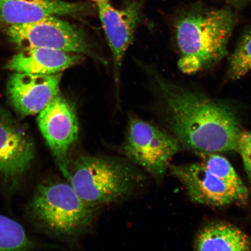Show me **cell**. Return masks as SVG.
Returning a JSON list of instances; mask_svg holds the SVG:
<instances>
[{
	"mask_svg": "<svg viewBox=\"0 0 251 251\" xmlns=\"http://www.w3.org/2000/svg\"><path fill=\"white\" fill-rule=\"evenodd\" d=\"M251 73V27L244 33L230 56L228 76L240 79Z\"/></svg>",
	"mask_w": 251,
	"mask_h": 251,
	"instance_id": "2e32d148",
	"label": "cell"
},
{
	"mask_svg": "<svg viewBox=\"0 0 251 251\" xmlns=\"http://www.w3.org/2000/svg\"><path fill=\"white\" fill-rule=\"evenodd\" d=\"M90 1L96 2V3L99 2L109 1V0H90Z\"/></svg>",
	"mask_w": 251,
	"mask_h": 251,
	"instance_id": "ffe728a7",
	"label": "cell"
},
{
	"mask_svg": "<svg viewBox=\"0 0 251 251\" xmlns=\"http://www.w3.org/2000/svg\"><path fill=\"white\" fill-rule=\"evenodd\" d=\"M37 122L59 171L68 181L70 153L78 136L77 118L74 108L58 94L39 113Z\"/></svg>",
	"mask_w": 251,
	"mask_h": 251,
	"instance_id": "52a82bcc",
	"label": "cell"
},
{
	"mask_svg": "<svg viewBox=\"0 0 251 251\" xmlns=\"http://www.w3.org/2000/svg\"><path fill=\"white\" fill-rule=\"evenodd\" d=\"M75 53L46 48L21 49L9 60L6 68L17 72L52 75L61 73L79 62Z\"/></svg>",
	"mask_w": 251,
	"mask_h": 251,
	"instance_id": "4fadbf2b",
	"label": "cell"
},
{
	"mask_svg": "<svg viewBox=\"0 0 251 251\" xmlns=\"http://www.w3.org/2000/svg\"><path fill=\"white\" fill-rule=\"evenodd\" d=\"M236 151L240 153L251 180V131L243 130L238 140Z\"/></svg>",
	"mask_w": 251,
	"mask_h": 251,
	"instance_id": "ac0fdd59",
	"label": "cell"
},
{
	"mask_svg": "<svg viewBox=\"0 0 251 251\" xmlns=\"http://www.w3.org/2000/svg\"><path fill=\"white\" fill-rule=\"evenodd\" d=\"M32 246L20 224L0 215V251L25 250Z\"/></svg>",
	"mask_w": 251,
	"mask_h": 251,
	"instance_id": "9a60e30c",
	"label": "cell"
},
{
	"mask_svg": "<svg viewBox=\"0 0 251 251\" xmlns=\"http://www.w3.org/2000/svg\"><path fill=\"white\" fill-rule=\"evenodd\" d=\"M7 33L21 50L46 48L78 54L90 52L82 31L56 16H50L33 23L10 25Z\"/></svg>",
	"mask_w": 251,
	"mask_h": 251,
	"instance_id": "8992f818",
	"label": "cell"
},
{
	"mask_svg": "<svg viewBox=\"0 0 251 251\" xmlns=\"http://www.w3.org/2000/svg\"><path fill=\"white\" fill-rule=\"evenodd\" d=\"M156 80L169 125L180 144L197 152L237 150L243 129L233 108L163 78Z\"/></svg>",
	"mask_w": 251,
	"mask_h": 251,
	"instance_id": "6da1fadb",
	"label": "cell"
},
{
	"mask_svg": "<svg viewBox=\"0 0 251 251\" xmlns=\"http://www.w3.org/2000/svg\"><path fill=\"white\" fill-rule=\"evenodd\" d=\"M237 23L234 9L227 5L182 9L173 23L179 70L193 75L222 60Z\"/></svg>",
	"mask_w": 251,
	"mask_h": 251,
	"instance_id": "7a4b0ae2",
	"label": "cell"
},
{
	"mask_svg": "<svg viewBox=\"0 0 251 251\" xmlns=\"http://www.w3.org/2000/svg\"><path fill=\"white\" fill-rule=\"evenodd\" d=\"M90 9L87 3L64 0H0V19L10 26L33 23L50 16L76 17Z\"/></svg>",
	"mask_w": 251,
	"mask_h": 251,
	"instance_id": "7c38bea8",
	"label": "cell"
},
{
	"mask_svg": "<svg viewBox=\"0 0 251 251\" xmlns=\"http://www.w3.org/2000/svg\"><path fill=\"white\" fill-rule=\"evenodd\" d=\"M180 149L179 141L175 136L141 119L130 121L124 153L131 162L153 176L165 174Z\"/></svg>",
	"mask_w": 251,
	"mask_h": 251,
	"instance_id": "5b68a950",
	"label": "cell"
},
{
	"mask_svg": "<svg viewBox=\"0 0 251 251\" xmlns=\"http://www.w3.org/2000/svg\"><path fill=\"white\" fill-rule=\"evenodd\" d=\"M143 181V176L128 163L89 155L72 163L68 180L81 200L97 208L130 196Z\"/></svg>",
	"mask_w": 251,
	"mask_h": 251,
	"instance_id": "3957f363",
	"label": "cell"
},
{
	"mask_svg": "<svg viewBox=\"0 0 251 251\" xmlns=\"http://www.w3.org/2000/svg\"><path fill=\"white\" fill-rule=\"evenodd\" d=\"M226 3L227 6L233 9L241 8L247 5L251 0H219Z\"/></svg>",
	"mask_w": 251,
	"mask_h": 251,
	"instance_id": "d6986e66",
	"label": "cell"
},
{
	"mask_svg": "<svg viewBox=\"0 0 251 251\" xmlns=\"http://www.w3.org/2000/svg\"><path fill=\"white\" fill-rule=\"evenodd\" d=\"M62 74L39 75L15 72L8 81L11 104L24 117L39 114L58 95Z\"/></svg>",
	"mask_w": 251,
	"mask_h": 251,
	"instance_id": "30bf717a",
	"label": "cell"
},
{
	"mask_svg": "<svg viewBox=\"0 0 251 251\" xmlns=\"http://www.w3.org/2000/svg\"><path fill=\"white\" fill-rule=\"evenodd\" d=\"M194 247L197 251H246L251 249V241L239 228L218 223L202 229Z\"/></svg>",
	"mask_w": 251,
	"mask_h": 251,
	"instance_id": "5bb4252c",
	"label": "cell"
},
{
	"mask_svg": "<svg viewBox=\"0 0 251 251\" xmlns=\"http://www.w3.org/2000/svg\"><path fill=\"white\" fill-rule=\"evenodd\" d=\"M201 163L221 180L240 188H247L230 162L225 157L213 152H197Z\"/></svg>",
	"mask_w": 251,
	"mask_h": 251,
	"instance_id": "e0dca14e",
	"label": "cell"
},
{
	"mask_svg": "<svg viewBox=\"0 0 251 251\" xmlns=\"http://www.w3.org/2000/svg\"><path fill=\"white\" fill-rule=\"evenodd\" d=\"M171 172L187 191L193 201L212 206H225L246 202L247 188L232 186L209 172L201 163L174 165Z\"/></svg>",
	"mask_w": 251,
	"mask_h": 251,
	"instance_id": "ba28073f",
	"label": "cell"
},
{
	"mask_svg": "<svg viewBox=\"0 0 251 251\" xmlns=\"http://www.w3.org/2000/svg\"><path fill=\"white\" fill-rule=\"evenodd\" d=\"M31 137L12 116L0 111V175L18 177L29 168L35 156Z\"/></svg>",
	"mask_w": 251,
	"mask_h": 251,
	"instance_id": "8fae6325",
	"label": "cell"
},
{
	"mask_svg": "<svg viewBox=\"0 0 251 251\" xmlns=\"http://www.w3.org/2000/svg\"><path fill=\"white\" fill-rule=\"evenodd\" d=\"M97 208L81 200L70 183L61 181L41 185L31 203L37 221L52 234L65 237L89 227Z\"/></svg>",
	"mask_w": 251,
	"mask_h": 251,
	"instance_id": "277c9868",
	"label": "cell"
},
{
	"mask_svg": "<svg viewBox=\"0 0 251 251\" xmlns=\"http://www.w3.org/2000/svg\"><path fill=\"white\" fill-rule=\"evenodd\" d=\"M100 20L107 39L114 59L116 81L128 47L134 39L135 30L140 23L143 2L134 0L123 8H115L109 1L97 3Z\"/></svg>",
	"mask_w": 251,
	"mask_h": 251,
	"instance_id": "9c48e42d",
	"label": "cell"
}]
</instances>
